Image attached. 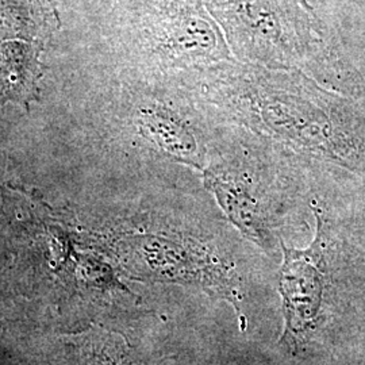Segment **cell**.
I'll return each mask as SVG.
<instances>
[{
  "label": "cell",
  "instance_id": "6da1fadb",
  "mask_svg": "<svg viewBox=\"0 0 365 365\" xmlns=\"http://www.w3.org/2000/svg\"><path fill=\"white\" fill-rule=\"evenodd\" d=\"M318 230L313 245L306 250L288 249L284 252V264L280 271V292L283 312L287 321L286 333L294 337L302 336L315 319L321 304L324 288V249L327 230L322 218L317 214Z\"/></svg>",
  "mask_w": 365,
  "mask_h": 365
},
{
  "label": "cell",
  "instance_id": "7a4b0ae2",
  "mask_svg": "<svg viewBox=\"0 0 365 365\" xmlns=\"http://www.w3.org/2000/svg\"><path fill=\"white\" fill-rule=\"evenodd\" d=\"M255 90L259 92L250 96V101L256 103L250 111L260 114L267 129L303 146L312 145V148L319 149L327 146V138L322 135L325 129L318 128V123H329L318 114L317 107L307 105L309 102L300 96L282 93L280 88L274 86L272 90L268 84L261 86V90L256 86Z\"/></svg>",
  "mask_w": 365,
  "mask_h": 365
},
{
  "label": "cell",
  "instance_id": "3957f363",
  "mask_svg": "<svg viewBox=\"0 0 365 365\" xmlns=\"http://www.w3.org/2000/svg\"><path fill=\"white\" fill-rule=\"evenodd\" d=\"M205 179L230 220L252 240L259 244L265 242L268 232L259 202L252 195L248 182L233 172L218 167L205 170Z\"/></svg>",
  "mask_w": 365,
  "mask_h": 365
},
{
  "label": "cell",
  "instance_id": "277c9868",
  "mask_svg": "<svg viewBox=\"0 0 365 365\" xmlns=\"http://www.w3.org/2000/svg\"><path fill=\"white\" fill-rule=\"evenodd\" d=\"M145 126L152 138L167 149L170 155L191 164L196 168L203 167V157L192 133L180 122L165 115H149Z\"/></svg>",
  "mask_w": 365,
  "mask_h": 365
}]
</instances>
